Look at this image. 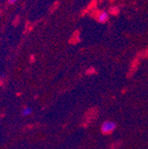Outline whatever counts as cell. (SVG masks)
<instances>
[{"label":"cell","mask_w":148,"mask_h":149,"mask_svg":"<svg viewBox=\"0 0 148 149\" xmlns=\"http://www.w3.org/2000/svg\"><path fill=\"white\" fill-rule=\"evenodd\" d=\"M116 128V123L115 122L106 121L101 125V132L103 134H111Z\"/></svg>","instance_id":"cell-1"},{"label":"cell","mask_w":148,"mask_h":149,"mask_svg":"<svg viewBox=\"0 0 148 149\" xmlns=\"http://www.w3.org/2000/svg\"><path fill=\"white\" fill-rule=\"evenodd\" d=\"M109 18V15H108V13L106 12V11H102L99 13V16H98V21L101 23H104L106 22Z\"/></svg>","instance_id":"cell-2"},{"label":"cell","mask_w":148,"mask_h":149,"mask_svg":"<svg viewBox=\"0 0 148 149\" xmlns=\"http://www.w3.org/2000/svg\"><path fill=\"white\" fill-rule=\"evenodd\" d=\"M32 112H33V110H32L31 107H25L22 110V115L23 116H29V115L32 114Z\"/></svg>","instance_id":"cell-3"},{"label":"cell","mask_w":148,"mask_h":149,"mask_svg":"<svg viewBox=\"0 0 148 149\" xmlns=\"http://www.w3.org/2000/svg\"><path fill=\"white\" fill-rule=\"evenodd\" d=\"M122 145V142L121 141H116V142H114L112 145L110 146V149H119L120 146Z\"/></svg>","instance_id":"cell-4"},{"label":"cell","mask_w":148,"mask_h":149,"mask_svg":"<svg viewBox=\"0 0 148 149\" xmlns=\"http://www.w3.org/2000/svg\"><path fill=\"white\" fill-rule=\"evenodd\" d=\"M17 0H9V2L11 3V4H13V3H14V2H16Z\"/></svg>","instance_id":"cell-5"}]
</instances>
